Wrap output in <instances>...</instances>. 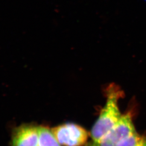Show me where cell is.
Listing matches in <instances>:
<instances>
[{"instance_id": "6da1fadb", "label": "cell", "mask_w": 146, "mask_h": 146, "mask_svg": "<svg viewBox=\"0 0 146 146\" xmlns=\"http://www.w3.org/2000/svg\"><path fill=\"white\" fill-rule=\"evenodd\" d=\"M107 101L90 132L92 141L99 140L112 129L119 122L122 115L119 108V101L123 92L115 84H111L106 91Z\"/></svg>"}, {"instance_id": "7a4b0ae2", "label": "cell", "mask_w": 146, "mask_h": 146, "mask_svg": "<svg viewBox=\"0 0 146 146\" xmlns=\"http://www.w3.org/2000/svg\"><path fill=\"white\" fill-rule=\"evenodd\" d=\"M131 112L123 114L118 123L99 140L91 141L85 146H116L126 137L136 133Z\"/></svg>"}, {"instance_id": "3957f363", "label": "cell", "mask_w": 146, "mask_h": 146, "mask_svg": "<svg viewBox=\"0 0 146 146\" xmlns=\"http://www.w3.org/2000/svg\"><path fill=\"white\" fill-rule=\"evenodd\" d=\"M51 130L58 142L63 146H83L88 139V132L73 123H63Z\"/></svg>"}, {"instance_id": "277c9868", "label": "cell", "mask_w": 146, "mask_h": 146, "mask_svg": "<svg viewBox=\"0 0 146 146\" xmlns=\"http://www.w3.org/2000/svg\"><path fill=\"white\" fill-rule=\"evenodd\" d=\"M40 126L23 125L13 131L11 146H38Z\"/></svg>"}, {"instance_id": "5b68a950", "label": "cell", "mask_w": 146, "mask_h": 146, "mask_svg": "<svg viewBox=\"0 0 146 146\" xmlns=\"http://www.w3.org/2000/svg\"><path fill=\"white\" fill-rule=\"evenodd\" d=\"M38 146H61L53 135L51 129L46 127L40 126Z\"/></svg>"}, {"instance_id": "8992f818", "label": "cell", "mask_w": 146, "mask_h": 146, "mask_svg": "<svg viewBox=\"0 0 146 146\" xmlns=\"http://www.w3.org/2000/svg\"><path fill=\"white\" fill-rule=\"evenodd\" d=\"M116 146H146V136L136 132L126 137Z\"/></svg>"}]
</instances>
